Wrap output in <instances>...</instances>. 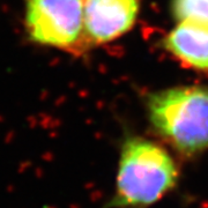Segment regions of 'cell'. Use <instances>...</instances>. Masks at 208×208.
<instances>
[{
    "label": "cell",
    "instance_id": "1",
    "mask_svg": "<svg viewBox=\"0 0 208 208\" xmlns=\"http://www.w3.org/2000/svg\"><path fill=\"white\" fill-rule=\"evenodd\" d=\"M180 167L162 142L127 133L119 146L113 193L101 208H151L178 186Z\"/></svg>",
    "mask_w": 208,
    "mask_h": 208
},
{
    "label": "cell",
    "instance_id": "2",
    "mask_svg": "<svg viewBox=\"0 0 208 208\" xmlns=\"http://www.w3.org/2000/svg\"><path fill=\"white\" fill-rule=\"evenodd\" d=\"M149 125L164 146L183 160L208 151V88L177 86L151 92L146 99Z\"/></svg>",
    "mask_w": 208,
    "mask_h": 208
},
{
    "label": "cell",
    "instance_id": "3",
    "mask_svg": "<svg viewBox=\"0 0 208 208\" xmlns=\"http://www.w3.org/2000/svg\"><path fill=\"white\" fill-rule=\"evenodd\" d=\"M86 0H27L25 25L39 45L67 52H83Z\"/></svg>",
    "mask_w": 208,
    "mask_h": 208
},
{
    "label": "cell",
    "instance_id": "4",
    "mask_svg": "<svg viewBox=\"0 0 208 208\" xmlns=\"http://www.w3.org/2000/svg\"><path fill=\"white\" fill-rule=\"evenodd\" d=\"M139 7V0H86L83 51L115 41L131 30Z\"/></svg>",
    "mask_w": 208,
    "mask_h": 208
},
{
    "label": "cell",
    "instance_id": "5",
    "mask_svg": "<svg viewBox=\"0 0 208 208\" xmlns=\"http://www.w3.org/2000/svg\"><path fill=\"white\" fill-rule=\"evenodd\" d=\"M164 48L185 66L208 72V22L180 21L165 37Z\"/></svg>",
    "mask_w": 208,
    "mask_h": 208
},
{
    "label": "cell",
    "instance_id": "6",
    "mask_svg": "<svg viewBox=\"0 0 208 208\" xmlns=\"http://www.w3.org/2000/svg\"><path fill=\"white\" fill-rule=\"evenodd\" d=\"M172 12L179 22H208V0H172Z\"/></svg>",
    "mask_w": 208,
    "mask_h": 208
}]
</instances>
